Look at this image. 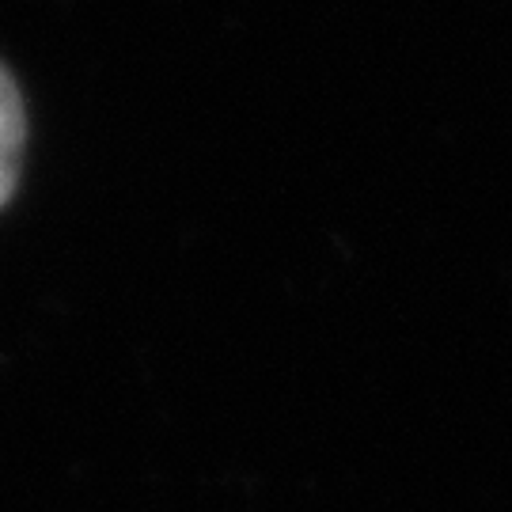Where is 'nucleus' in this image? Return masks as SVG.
<instances>
[{
  "label": "nucleus",
  "instance_id": "f257e3e1",
  "mask_svg": "<svg viewBox=\"0 0 512 512\" xmlns=\"http://www.w3.org/2000/svg\"><path fill=\"white\" fill-rule=\"evenodd\" d=\"M23 141H27L23 99H19L12 73L0 65V205L16 194L19 167H23Z\"/></svg>",
  "mask_w": 512,
  "mask_h": 512
}]
</instances>
